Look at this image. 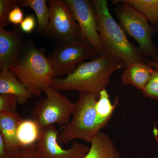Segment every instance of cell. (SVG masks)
Returning <instances> with one entry per match:
<instances>
[{
	"mask_svg": "<svg viewBox=\"0 0 158 158\" xmlns=\"http://www.w3.org/2000/svg\"><path fill=\"white\" fill-rule=\"evenodd\" d=\"M49 22L45 36L57 42L81 38V32L74 15L65 1L48 0Z\"/></svg>",
	"mask_w": 158,
	"mask_h": 158,
	"instance_id": "cell-8",
	"label": "cell"
},
{
	"mask_svg": "<svg viewBox=\"0 0 158 158\" xmlns=\"http://www.w3.org/2000/svg\"><path fill=\"white\" fill-rule=\"evenodd\" d=\"M23 118L17 112L0 113V134L11 153L22 148L18 141L17 131Z\"/></svg>",
	"mask_w": 158,
	"mask_h": 158,
	"instance_id": "cell-14",
	"label": "cell"
},
{
	"mask_svg": "<svg viewBox=\"0 0 158 158\" xmlns=\"http://www.w3.org/2000/svg\"><path fill=\"white\" fill-rule=\"evenodd\" d=\"M0 94H11L16 97L19 105L26 103L33 94L9 69L0 72Z\"/></svg>",
	"mask_w": 158,
	"mask_h": 158,
	"instance_id": "cell-13",
	"label": "cell"
},
{
	"mask_svg": "<svg viewBox=\"0 0 158 158\" xmlns=\"http://www.w3.org/2000/svg\"><path fill=\"white\" fill-rule=\"evenodd\" d=\"M20 6L29 7L34 10L37 17V32L43 33L49 22V10L45 0H23Z\"/></svg>",
	"mask_w": 158,
	"mask_h": 158,
	"instance_id": "cell-18",
	"label": "cell"
},
{
	"mask_svg": "<svg viewBox=\"0 0 158 158\" xmlns=\"http://www.w3.org/2000/svg\"><path fill=\"white\" fill-rule=\"evenodd\" d=\"M18 6L15 7L10 12L9 16V23L15 25H18L22 22L24 18L23 12Z\"/></svg>",
	"mask_w": 158,
	"mask_h": 158,
	"instance_id": "cell-25",
	"label": "cell"
},
{
	"mask_svg": "<svg viewBox=\"0 0 158 158\" xmlns=\"http://www.w3.org/2000/svg\"><path fill=\"white\" fill-rule=\"evenodd\" d=\"M115 9L119 24L126 34L138 42L143 56L158 62V51L153 42L154 30L138 9L126 3L118 2Z\"/></svg>",
	"mask_w": 158,
	"mask_h": 158,
	"instance_id": "cell-5",
	"label": "cell"
},
{
	"mask_svg": "<svg viewBox=\"0 0 158 158\" xmlns=\"http://www.w3.org/2000/svg\"><path fill=\"white\" fill-rule=\"evenodd\" d=\"M90 143L89 151L84 158H121L114 142L105 133L100 131Z\"/></svg>",
	"mask_w": 158,
	"mask_h": 158,
	"instance_id": "cell-15",
	"label": "cell"
},
{
	"mask_svg": "<svg viewBox=\"0 0 158 158\" xmlns=\"http://www.w3.org/2000/svg\"><path fill=\"white\" fill-rule=\"evenodd\" d=\"M42 91L46 96L40 99L31 109V118L40 129L52 125L63 127L68 124L74 103L52 86L43 88Z\"/></svg>",
	"mask_w": 158,
	"mask_h": 158,
	"instance_id": "cell-7",
	"label": "cell"
},
{
	"mask_svg": "<svg viewBox=\"0 0 158 158\" xmlns=\"http://www.w3.org/2000/svg\"><path fill=\"white\" fill-rule=\"evenodd\" d=\"M143 96L158 99V71L154 69L149 81L141 90Z\"/></svg>",
	"mask_w": 158,
	"mask_h": 158,
	"instance_id": "cell-22",
	"label": "cell"
},
{
	"mask_svg": "<svg viewBox=\"0 0 158 158\" xmlns=\"http://www.w3.org/2000/svg\"><path fill=\"white\" fill-rule=\"evenodd\" d=\"M18 100L11 94H0V113L17 112Z\"/></svg>",
	"mask_w": 158,
	"mask_h": 158,
	"instance_id": "cell-21",
	"label": "cell"
},
{
	"mask_svg": "<svg viewBox=\"0 0 158 158\" xmlns=\"http://www.w3.org/2000/svg\"><path fill=\"white\" fill-rule=\"evenodd\" d=\"M96 12L98 30L105 53L121 60L127 66L134 62H145L140 49L133 45L121 26L110 13L106 0L92 1Z\"/></svg>",
	"mask_w": 158,
	"mask_h": 158,
	"instance_id": "cell-2",
	"label": "cell"
},
{
	"mask_svg": "<svg viewBox=\"0 0 158 158\" xmlns=\"http://www.w3.org/2000/svg\"><path fill=\"white\" fill-rule=\"evenodd\" d=\"M99 55L96 49L86 38L57 42L53 51L48 56L57 77L69 74L87 59Z\"/></svg>",
	"mask_w": 158,
	"mask_h": 158,
	"instance_id": "cell-6",
	"label": "cell"
},
{
	"mask_svg": "<svg viewBox=\"0 0 158 158\" xmlns=\"http://www.w3.org/2000/svg\"><path fill=\"white\" fill-rule=\"evenodd\" d=\"M36 144L22 148L11 153L9 158H38L36 154Z\"/></svg>",
	"mask_w": 158,
	"mask_h": 158,
	"instance_id": "cell-23",
	"label": "cell"
},
{
	"mask_svg": "<svg viewBox=\"0 0 158 158\" xmlns=\"http://www.w3.org/2000/svg\"><path fill=\"white\" fill-rule=\"evenodd\" d=\"M19 0H0V29H5L9 23V16L11 11L20 6Z\"/></svg>",
	"mask_w": 158,
	"mask_h": 158,
	"instance_id": "cell-20",
	"label": "cell"
},
{
	"mask_svg": "<svg viewBox=\"0 0 158 158\" xmlns=\"http://www.w3.org/2000/svg\"><path fill=\"white\" fill-rule=\"evenodd\" d=\"M126 67L121 60L105 53L80 64L65 78H54L51 86L59 91L76 90L80 93L95 94L98 98L110 83L111 76Z\"/></svg>",
	"mask_w": 158,
	"mask_h": 158,
	"instance_id": "cell-1",
	"label": "cell"
},
{
	"mask_svg": "<svg viewBox=\"0 0 158 158\" xmlns=\"http://www.w3.org/2000/svg\"><path fill=\"white\" fill-rule=\"evenodd\" d=\"M37 24V21L35 17L29 15L24 18L20 24V29L23 32L30 34L34 31Z\"/></svg>",
	"mask_w": 158,
	"mask_h": 158,
	"instance_id": "cell-24",
	"label": "cell"
},
{
	"mask_svg": "<svg viewBox=\"0 0 158 158\" xmlns=\"http://www.w3.org/2000/svg\"><path fill=\"white\" fill-rule=\"evenodd\" d=\"M97 99L95 94L80 93L74 103L71 121L61 127L58 137L59 143L67 144L77 139L90 143L106 126L97 113Z\"/></svg>",
	"mask_w": 158,
	"mask_h": 158,
	"instance_id": "cell-4",
	"label": "cell"
},
{
	"mask_svg": "<svg viewBox=\"0 0 158 158\" xmlns=\"http://www.w3.org/2000/svg\"><path fill=\"white\" fill-rule=\"evenodd\" d=\"M157 27H158V25L157 26Z\"/></svg>",
	"mask_w": 158,
	"mask_h": 158,
	"instance_id": "cell-28",
	"label": "cell"
},
{
	"mask_svg": "<svg viewBox=\"0 0 158 158\" xmlns=\"http://www.w3.org/2000/svg\"><path fill=\"white\" fill-rule=\"evenodd\" d=\"M118 102V97H117L114 104H112L106 89L100 94L96 102V110L98 117L105 125L110 121Z\"/></svg>",
	"mask_w": 158,
	"mask_h": 158,
	"instance_id": "cell-19",
	"label": "cell"
},
{
	"mask_svg": "<svg viewBox=\"0 0 158 158\" xmlns=\"http://www.w3.org/2000/svg\"><path fill=\"white\" fill-rule=\"evenodd\" d=\"M72 10L81 32L82 37L88 40L99 55L105 53L98 30L96 12L92 1L64 0Z\"/></svg>",
	"mask_w": 158,
	"mask_h": 158,
	"instance_id": "cell-10",
	"label": "cell"
},
{
	"mask_svg": "<svg viewBox=\"0 0 158 158\" xmlns=\"http://www.w3.org/2000/svg\"><path fill=\"white\" fill-rule=\"evenodd\" d=\"M40 128L32 118H23L19 124L17 138L21 148L36 144L40 135Z\"/></svg>",
	"mask_w": 158,
	"mask_h": 158,
	"instance_id": "cell-16",
	"label": "cell"
},
{
	"mask_svg": "<svg viewBox=\"0 0 158 158\" xmlns=\"http://www.w3.org/2000/svg\"><path fill=\"white\" fill-rule=\"evenodd\" d=\"M113 3L122 2L133 6L144 15L150 23L158 25V0H115Z\"/></svg>",
	"mask_w": 158,
	"mask_h": 158,
	"instance_id": "cell-17",
	"label": "cell"
},
{
	"mask_svg": "<svg viewBox=\"0 0 158 158\" xmlns=\"http://www.w3.org/2000/svg\"><path fill=\"white\" fill-rule=\"evenodd\" d=\"M33 95L39 97L42 89L52 86L57 77L44 50L37 48L32 40L27 41L22 56L9 69Z\"/></svg>",
	"mask_w": 158,
	"mask_h": 158,
	"instance_id": "cell-3",
	"label": "cell"
},
{
	"mask_svg": "<svg viewBox=\"0 0 158 158\" xmlns=\"http://www.w3.org/2000/svg\"><path fill=\"white\" fill-rule=\"evenodd\" d=\"M154 69L145 61L133 62L124 69L121 77L122 83L142 90L149 81Z\"/></svg>",
	"mask_w": 158,
	"mask_h": 158,
	"instance_id": "cell-12",
	"label": "cell"
},
{
	"mask_svg": "<svg viewBox=\"0 0 158 158\" xmlns=\"http://www.w3.org/2000/svg\"><path fill=\"white\" fill-rule=\"evenodd\" d=\"M11 155V153L8 150L4 138L0 134V158H9Z\"/></svg>",
	"mask_w": 158,
	"mask_h": 158,
	"instance_id": "cell-26",
	"label": "cell"
},
{
	"mask_svg": "<svg viewBox=\"0 0 158 158\" xmlns=\"http://www.w3.org/2000/svg\"><path fill=\"white\" fill-rule=\"evenodd\" d=\"M145 61L148 64L152 66L155 70L158 71V62L153 61L148 58H145Z\"/></svg>",
	"mask_w": 158,
	"mask_h": 158,
	"instance_id": "cell-27",
	"label": "cell"
},
{
	"mask_svg": "<svg viewBox=\"0 0 158 158\" xmlns=\"http://www.w3.org/2000/svg\"><path fill=\"white\" fill-rule=\"evenodd\" d=\"M20 29H0V70L9 69L22 56L27 41Z\"/></svg>",
	"mask_w": 158,
	"mask_h": 158,
	"instance_id": "cell-11",
	"label": "cell"
},
{
	"mask_svg": "<svg viewBox=\"0 0 158 158\" xmlns=\"http://www.w3.org/2000/svg\"><path fill=\"white\" fill-rule=\"evenodd\" d=\"M59 131L55 125L40 129L36 143V154L38 158H84L90 147L75 141L68 149L62 148L58 137Z\"/></svg>",
	"mask_w": 158,
	"mask_h": 158,
	"instance_id": "cell-9",
	"label": "cell"
}]
</instances>
